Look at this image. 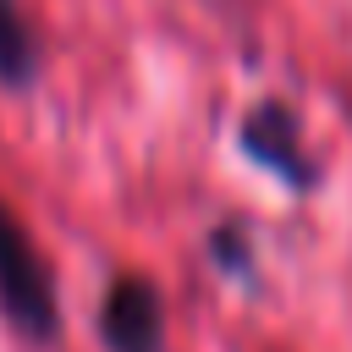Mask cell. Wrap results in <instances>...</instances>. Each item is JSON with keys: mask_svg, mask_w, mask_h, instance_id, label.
<instances>
[{"mask_svg": "<svg viewBox=\"0 0 352 352\" xmlns=\"http://www.w3.org/2000/svg\"><path fill=\"white\" fill-rule=\"evenodd\" d=\"M38 82V38L16 0H0V88L22 94Z\"/></svg>", "mask_w": 352, "mask_h": 352, "instance_id": "obj_4", "label": "cell"}, {"mask_svg": "<svg viewBox=\"0 0 352 352\" xmlns=\"http://www.w3.org/2000/svg\"><path fill=\"white\" fill-rule=\"evenodd\" d=\"M94 330H99L104 352H165V336H170L165 292L138 270L110 275V286L99 292V308H94Z\"/></svg>", "mask_w": 352, "mask_h": 352, "instance_id": "obj_2", "label": "cell"}, {"mask_svg": "<svg viewBox=\"0 0 352 352\" xmlns=\"http://www.w3.org/2000/svg\"><path fill=\"white\" fill-rule=\"evenodd\" d=\"M204 248H209V264H214L220 275H231V280L253 275V236H248V226H242V220H226V226H214Z\"/></svg>", "mask_w": 352, "mask_h": 352, "instance_id": "obj_5", "label": "cell"}, {"mask_svg": "<svg viewBox=\"0 0 352 352\" xmlns=\"http://www.w3.org/2000/svg\"><path fill=\"white\" fill-rule=\"evenodd\" d=\"M0 314L22 341L50 346L60 336V286L22 214L0 198Z\"/></svg>", "mask_w": 352, "mask_h": 352, "instance_id": "obj_1", "label": "cell"}, {"mask_svg": "<svg viewBox=\"0 0 352 352\" xmlns=\"http://www.w3.org/2000/svg\"><path fill=\"white\" fill-rule=\"evenodd\" d=\"M236 148H242L258 170H270L275 182H286L292 192H314V182H319V160H314L308 143H302V121H297V110L280 104V99H258V104L236 121Z\"/></svg>", "mask_w": 352, "mask_h": 352, "instance_id": "obj_3", "label": "cell"}]
</instances>
